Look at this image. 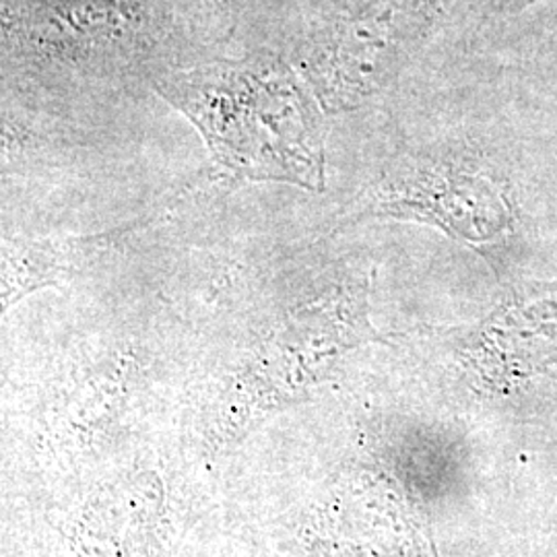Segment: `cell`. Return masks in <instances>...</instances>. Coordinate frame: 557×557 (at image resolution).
<instances>
[{"label": "cell", "mask_w": 557, "mask_h": 557, "mask_svg": "<svg viewBox=\"0 0 557 557\" xmlns=\"http://www.w3.org/2000/svg\"><path fill=\"white\" fill-rule=\"evenodd\" d=\"M156 89L197 126L225 172L324 188V110L294 66L278 59L220 62L172 71Z\"/></svg>", "instance_id": "1"}, {"label": "cell", "mask_w": 557, "mask_h": 557, "mask_svg": "<svg viewBox=\"0 0 557 557\" xmlns=\"http://www.w3.org/2000/svg\"><path fill=\"white\" fill-rule=\"evenodd\" d=\"M345 220L430 225L496 269L512 259L520 238L512 180L487 153L467 143L398 153L359 193Z\"/></svg>", "instance_id": "2"}, {"label": "cell", "mask_w": 557, "mask_h": 557, "mask_svg": "<svg viewBox=\"0 0 557 557\" xmlns=\"http://www.w3.org/2000/svg\"><path fill=\"white\" fill-rule=\"evenodd\" d=\"M151 25L143 0H29L11 7L4 48L48 75L101 73L145 54Z\"/></svg>", "instance_id": "3"}, {"label": "cell", "mask_w": 557, "mask_h": 557, "mask_svg": "<svg viewBox=\"0 0 557 557\" xmlns=\"http://www.w3.org/2000/svg\"><path fill=\"white\" fill-rule=\"evenodd\" d=\"M151 218L128 221L114 230L85 236H40L4 238L2 242V301L4 306L41 289L59 285L85 267L96 264L124 242L147 227Z\"/></svg>", "instance_id": "4"}]
</instances>
